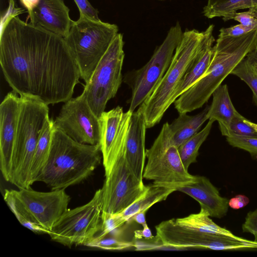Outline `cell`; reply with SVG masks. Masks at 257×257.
<instances>
[{
	"mask_svg": "<svg viewBox=\"0 0 257 257\" xmlns=\"http://www.w3.org/2000/svg\"><path fill=\"white\" fill-rule=\"evenodd\" d=\"M0 63L13 91L47 105L71 99L81 77L63 37L19 16L0 33Z\"/></svg>",
	"mask_w": 257,
	"mask_h": 257,
	"instance_id": "obj_1",
	"label": "cell"
},
{
	"mask_svg": "<svg viewBox=\"0 0 257 257\" xmlns=\"http://www.w3.org/2000/svg\"><path fill=\"white\" fill-rule=\"evenodd\" d=\"M257 47V29L236 37L218 35L204 75L174 102L179 113L201 107L226 77Z\"/></svg>",
	"mask_w": 257,
	"mask_h": 257,
	"instance_id": "obj_2",
	"label": "cell"
},
{
	"mask_svg": "<svg viewBox=\"0 0 257 257\" xmlns=\"http://www.w3.org/2000/svg\"><path fill=\"white\" fill-rule=\"evenodd\" d=\"M102 158L99 144L79 143L54 126L49 154L37 182L52 190L65 189L88 178Z\"/></svg>",
	"mask_w": 257,
	"mask_h": 257,
	"instance_id": "obj_3",
	"label": "cell"
},
{
	"mask_svg": "<svg viewBox=\"0 0 257 257\" xmlns=\"http://www.w3.org/2000/svg\"><path fill=\"white\" fill-rule=\"evenodd\" d=\"M205 37V31L193 29L183 32L166 72L138 108L144 115L147 128L158 123L172 104V93L201 49Z\"/></svg>",
	"mask_w": 257,
	"mask_h": 257,
	"instance_id": "obj_4",
	"label": "cell"
},
{
	"mask_svg": "<svg viewBox=\"0 0 257 257\" xmlns=\"http://www.w3.org/2000/svg\"><path fill=\"white\" fill-rule=\"evenodd\" d=\"M21 98L10 180L20 189L31 188L33 158L44 126L49 119L48 105L29 97Z\"/></svg>",
	"mask_w": 257,
	"mask_h": 257,
	"instance_id": "obj_5",
	"label": "cell"
},
{
	"mask_svg": "<svg viewBox=\"0 0 257 257\" xmlns=\"http://www.w3.org/2000/svg\"><path fill=\"white\" fill-rule=\"evenodd\" d=\"M115 24L79 17L64 38L87 83L96 67L118 33Z\"/></svg>",
	"mask_w": 257,
	"mask_h": 257,
	"instance_id": "obj_6",
	"label": "cell"
},
{
	"mask_svg": "<svg viewBox=\"0 0 257 257\" xmlns=\"http://www.w3.org/2000/svg\"><path fill=\"white\" fill-rule=\"evenodd\" d=\"M146 156L148 161L143 179L153 180L154 184L175 190L195 178L184 167L167 122L151 148L146 150Z\"/></svg>",
	"mask_w": 257,
	"mask_h": 257,
	"instance_id": "obj_7",
	"label": "cell"
},
{
	"mask_svg": "<svg viewBox=\"0 0 257 257\" xmlns=\"http://www.w3.org/2000/svg\"><path fill=\"white\" fill-rule=\"evenodd\" d=\"M122 35L118 33L96 67L82 94L94 113L99 118L107 102L113 98L122 82L124 57Z\"/></svg>",
	"mask_w": 257,
	"mask_h": 257,
	"instance_id": "obj_8",
	"label": "cell"
},
{
	"mask_svg": "<svg viewBox=\"0 0 257 257\" xmlns=\"http://www.w3.org/2000/svg\"><path fill=\"white\" fill-rule=\"evenodd\" d=\"M103 189L97 190L86 204L68 209L57 220L48 234L52 240L71 247L83 245L101 230Z\"/></svg>",
	"mask_w": 257,
	"mask_h": 257,
	"instance_id": "obj_9",
	"label": "cell"
},
{
	"mask_svg": "<svg viewBox=\"0 0 257 257\" xmlns=\"http://www.w3.org/2000/svg\"><path fill=\"white\" fill-rule=\"evenodd\" d=\"M179 23L171 27L162 44L143 67L131 75L132 96L128 110L133 112L152 93L168 69L183 36Z\"/></svg>",
	"mask_w": 257,
	"mask_h": 257,
	"instance_id": "obj_10",
	"label": "cell"
},
{
	"mask_svg": "<svg viewBox=\"0 0 257 257\" xmlns=\"http://www.w3.org/2000/svg\"><path fill=\"white\" fill-rule=\"evenodd\" d=\"M128 166L124 153L117 160L103 187L102 212L119 213L143 196L148 190Z\"/></svg>",
	"mask_w": 257,
	"mask_h": 257,
	"instance_id": "obj_11",
	"label": "cell"
},
{
	"mask_svg": "<svg viewBox=\"0 0 257 257\" xmlns=\"http://www.w3.org/2000/svg\"><path fill=\"white\" fill-rule=\"evenodd\" d=\"M54 124L56 128L77 142L91 145L100 144L99 118L94 113L82 94L65 102Z\"/></svg>",
	"mask_w": 257,
	"mask_h": 257,
	"instance_id": "obj_12",
	"label": "cell"
},
{
	"mask_svg": "<svg viewBox=\"0 0 257 257\" xmlns=\"http://www.w3.org/2000/svg\"><path fill=\"white\" fill-rule=\"evenodd\" d=\"M117 106L104 111L99 117L101 124L100 150L105 177L110 174L117 160L124 153L125 143L131 116Z\"/></svg>",
	"mask_w": 257,
	"mask_h": 257,
	"instance_id": "obj_13",
	"label": "cell"
},
{
	"mask_svg": "<svg viewBox=\"0 0 257 257\" xmlns=\"http://www.w3.org/2000/svg\"><path fill=\"white\" fill-rule=\"evenodd\" d=\"M13 191L35 221L50 231L68 209L70 197L65 189L39 192L30 188Z\"/></svg>",
	"mask_w": 257,
	"mask_h": 257,
	"instance_id": "obj_14",
	"label": "cell"
},
{
	"mask_svg": "<svg viewBox=\"0 0 257 257\" xmlns=\"http://www.w3.org/2000/svg\"><path fill=\"white\" fill-rule=\"evenodd\" d=\"M156 236L164 246L175 248L198 247L219 250L223 244L218 234L200 232L181 226L175 219L163 221L155 226Z\"/></svg>",
	"mask_w": 257,
	"mask_h": 257,
	"instance_id": "obj_15",
	"label": "cell"
},
{
	"mask_svg": "<svg viewBox=\"0 0 257 257\" xmlns=\"http://www.w3.org/2000/svg\"><path fill=\"white\" fill-rule=\"evenodd\" d=\"M21 104V97L13 91L6 95L0 105V169L8 182Z\"/></svg>",
	"mask_w": 257,
	"mask_h": 257,
	"instance_id": "obj_16",
	"label": "cell"
},
{
	"mask_svg": "<svg viewBox=\"0 0 257 257\" xmlns=\"http://www.w3.org/2000/svg\"><path fill=\"white\" fill-rule=\"evenodd\" d=\"M28 16L30 23L63 38L67 35L74 22L63 0H40Z\"/></svg>",
	"mask_w": 257,
	"mask_h": 257,
	"instance_id": "obj_17",
	"label": "cell"
},
{
	"mask_svg": "<svg viewBox=\"0 0 257 257\" xmlns=\"http://www.w3.org/2000/svg\"><path fill=\"white\" fill-rule=\"evenodd\" d=\"M175 189L196 200L210 217L221 218L227 213L229 200L222 197L218 189L204 176H195L192 182Z\"/></svg>",
	"mask_w": 257,
	"mask_h": 257,
	"instance_id": "obj_18",
	"label": "cell"
},
{
	"mask_svg": "<svg viewBox=\"0 0 257 257\" xmlns=\"http://www.w3.org/2000/svg\"><path fill=\"white\" fill-rule=\"evenodd\" d=\"M147 127L145 117L138 109L132 112L126 135L124 156L126 162L140 179H143L146 160L145 136Z\"/></svg>",
	"mask_w": 257,
	"mask_h": 257,
	"instance_id": "obj_19",
	"label": "cell"
},
{
	"mask_svg": "<svg viewBox=\"0 0 257 257\" xmlns=\"http://www.w3.org/2000/svg\"><path fill=\"white\" fill-rule=\"evenodd\" d=\"M213 29L214 25H210L205 31L203 44L173 91L171 98V103L198 81L206 71L213 53L212 45L215 40L213 36Z\"/></svg>",
	"mask_w": 257,
	"mask_h": 257,
	"instance_id": "obj_20",
	"label": "cell"
},
{
	"mask_svg": "<svg viewBox=\"0 0 257 257\" xmlns=\"http://www.w3.org/2000/svg\"><path fill=\"white\" fill-rule=\"evenodd\" d=\"M212 96V101L207 113V118L217 121L222 135L227 137L230 123L237 111L230 99L227 85L219 86Z\"/></svg>",
	"mask_w": 257,
	"mask_h": 257,
	"instance_id": "obj_21",
	"label": "cell"
},
{
	"mask_svg": "<svg viewBox=\"0 0 257 257\" xmlns=\"http://www.w3.org/2000/svg\"><path fill=\"white\" fill-rule=\"evenodd\" d=\"M207 106L202 112L195 115H189L187 113H179L169 127L176 146L178 148L183 143L198 133L202 124L208 118Z\"/></svg>",
	"mask_w": 257,
	"mask_h": 257,
	"instance_id": "obj_22",
	"label": "cell"
},
{
	"mask_svg": "<svg viewBox=\"0 0 257 257\" xmlns=\"http://www.w3.org/2000/svg\"><path fill=\"white\" fill-rule=\"evenodd\" d=\"M54 129V120L50 118L46 122L41 134L32 160L30 172L31 185L37 179L48 159Z\"/></svg>",
	"mask_w": 257,
	"mask_h": 257,
	"instance_id": "obj_23",
	"label": "cell"
},
{
	"mask_svg": "<svg viewBox=\"0 0 257 257\" xmlns=\"http://www.w3.org/2000/svg\"><path fill=\"white\" fill-rule=\"evenodd\" d=\"M174 191V189L153 183L149 185L148 190L143 196L120 214L126 222H129L136 213L142 210H148L155 203L165 200Z\"/></svg>",
	"mask_w": 257,
	"mask_h": 257,
	"instance_id": "obj_24",
	"label": "cell"
},
{
	"mask_svg": "<svg viewBox=\"0 0 257 257\" xmlns=\"http://www.w3.org/2000/svg\"><path fill=\"white\" fill-rule=\"evenodd\" d=\"M257 7V0H208L203 9L204 15L209 19L228 17L239 10Z\"/></svg>",
	"mask_w": 257,
	"mask_h": 257,
	"instance_id": "obj_25",
	"label": "cell"
},
{
	"mask_svg": "<svg viewBox=\"0 0 257 257\" xmlns=\"http://www.w3.org/2000/svg\"><path fill=\"white\" fill-rule=\"evenodd\" d=\"M175 221L181 226L202 232L231 236L235 235L229 230L214 222L208 213L202 208L197 213L191 214L183 218L175 219Z\"/></svg>",
	"mask_w": 257,
	"mask_h": 257,
	"instance_id": "obj_26",
	"label": "cell"
},
{
	"mask_svg": "<svg viewBox=\"0 0 257 257\" xmlns=\"http://www.w3.org/2000/svg\"><path fill=\"white\" fill-rule=\"evenodd\" d=\"M214 121L209 119L205 127L178 148V153L184 167L187 170L196 162L199 150L208 136Z\"/></svg>",
	"mask_w": 257,
	"mask_h": 257,
	"instance_id": "obj_27",
	"label": "cell"
},
{
	"mask_svg": "<svg viewBox=\"0 0 257 257\" xmlns=\"http://www.w3.org/2000/svg\"><path fill=\"white\" fill-rule=\"evenodd\" d=\"M4 200L19 221L24 226L36 233L49 234L50 231L38 224L31 216L13 190H5Z\"/></svg>",
	"mask_w": 257,
	"mask_h": 257,
	"instance_id": "obj_28",
	"label": "cell"
},
{
	"mask_svg": "<svg viewBox=\"0 0 257 257\" xmlns=\"http://www.w3.org/2000/svg\"><path fill=\"white\" fill-rule=\"evenodd\" d=\"M230 74L243 81L252 92L253 100L257 105V68L245 58L232 70Z\"/></svg>",
	"mask_w": 257,
	"mask_h": 257,
	"instance_id": "obj_29",
	"label": "cell"
},
{
	"mask_svg": "<svg viewBox=\"0 0 257 257\" xmlns=\"http://www.w3.org/2000/svg\"><path fill=\"white\" fill-rule=\"evenodd\" d=\"M119 237L107 234L103 236H95L85 246L106 250H120L134 245L130 242L120 240Z\"/></svg>",
	"mask_w": 257,
	"mask_h": 257,
	"instance_id": "obj_30",
	"label": "cell"
},
{
	"mask_svg": "<svg viewBox=\"0 0 257 257\" xmlns=\"http://www.w3.org/2000/svg\"><path fill=\"white\" fill-rule=\"evenodd\" d=\"M231 135L257 138V132L247 123V119L236 111L230 123L227 137Z\"/></svg>",
	"mask_w": 257,
	"mask_h": 257,
	"instance_id": "obj_31",
	"label": "cell"
},
{
	"mask_svg": "<svg viewBox=\"0 0 257 257\" xmlns=\"http://www.w3.org/2000/svg\"><path fill=\"white\" fill-rule=\"evenodd\" d=\"M226 140L231 146L248 152L253 159L257 160V138L231 135L226 137Z\"/></svg>",
	"mask_w": 257,
	"mask_h": 257,
	"instance_id": "obj_32",
	"label": "cell"
},
{
	"mask_svg": "<svg viewBox=\"0 0 257 257\" xmlns=\"http://www.w3.org/2000/svg\"><path fill=\"white\" fill-rule=\"evenodd\" d=\"M126 222L120 213L111 214L102 212L101 229L96 236H105L112 231L122 227Z\"/></svg>",
	"mask_w": 257,
	"mask_h": 257,
	"instance_id": "obj_33",
	"label": "cell"
},
{
	"mask_svg": "<svg viewBox=\"0 0 257 257\" xmlns=\"http://www.w3.org/2000/svg\"><path fill=\"white\" fill-rule=\"evenodd\" d=\"M234 20L242 25L253 30L257 29V7L249 8L248 10L241 13H235L229 16L226 21Z\"/></svg>",
	"mask_w": 257,
	"mask_h": 257,
	"instance_id": "obj_34",
	"label": "cell"
},
{
	"mask_svg": "<svg viewBox=\"0 0 257 257\" xmlns=\"http://www.w3.org/2000/svg\"><path fill=\"white\" fill-rule=\"evenodd\" d=\"M80 13V17L95 21L100 20L98 12L94 8L88 0H74Z\"/></svg>",
	"mask_w": 257,
	"mask_h": 257,
	"instance_id": "obj_35",
	"label": "cell"
},
{
	"mask_svg": "<svg viewBox=\"0 0 257 257\" xmlns=\"http://www.w3.org/2000/svg\"><path fill=\"white\" fill-rule=\"evenodd\" d=\"M9 4L8 9L1 16V32L3 30L9 22L13 18L19 16L25 11V9L17 7L15 0H9Z\"/></svg>",
	"mask_w": 257,
	"mask_h": 257,
	"instance_id": "obj_36",
	"label": "cell"
},
{
	"mask_svg": "<svg viewBox=\"0 0 257 257\" xmlns=\"http://www.w3.org/2000/svg\"><path fill=\"white\" fill-rule=\"evenodd\" d=\"M242 229L244 232L253 235V240L257 242V208L248 212L242 225Z\"/></svg>",
	"mask_w": 257,
	"mask_h": 257,
	"instance_id": "obj_37",
	"label": "cell"
},
{
	"mask_svg": "<svg viewBox=\"0 0 257 257\" xmlns=\"http://www.w3.org/2000/svg\"><path fill=\"white\" fill-rule=\"evenodd\" d=\"M253 30L249 27L242 25L241 24L226 28H221L219 35L223 36L236 37L246 34Z\"/></svg>",
	"mask_w": 257,
	"mask_h": 257,
	"instance_id": "obj_38",
	"label": "cell"
},
{
	"mask_svg": "<svg viewBox=\"0 0 257 257\" xmlns=\"http://www.w3.org/2000/svg\"><path fill=\"white\" fill-rule=\"evenodd\" d=\"M249 202V198L243 195H237L228 201L229 206L233 209H239L245 206Z\"/></svg>",
	"mask_w": 257,
	"mask_h": 257,
	"instance_id": "obj_39",
	"label": "cell"
},
{
	"mask_svg": "<svg viewBox=\"0 0 257 257\" xmlns=\"http://www.w3.org/2000/svg\"><path fill=\"white\" fill-rule=\"evenodd\" d=\"M143 229L137 230L134 232V237L136 239H151L154 238L151 229L148 226L147 223L144 224Z\"/></svg>",
	"mask_w": 257,
	"mask_h": 257,
	"instance_id": "obj_40",
	"label": "cell"
},
{
	"mask_svg": "<svg viewBox=\"0 0 257 257\" xmlns=\"http://www.w3.org/2000/svg\"><path fill=\"white\" fill-rule=\"evenodd\" d=\"M147 210L141 211L134 215L130 219L129 222L134 221L142 226L147 223L146 220V213Z\"/></svg>",
	"mask_w": 257,
	"mask_h": 257,
	"instance_id": "obj_41",
	"label": "cell"
},
{
	"mask_svg": "<svg viewBox=\"0 0 257 257\" xmlns=\"http://www.w3.org/2000/svg\"><path fill=\"white\" fill-rule=\"evenodd\" d=\"M40 1V0H20V2L27 10L28 15H30L38 5Z\"/></svg>",
	"mask_w": 257,
	"mask_h": 257,
	"instance_id": "obj_42",
	"label": "cell"
},
{
	"mask_svg": "<svg viewBox=\"0 0 257 257\" xmlns=\"http://www.w3.org/2000/svg\"><path fill=\"white\" fill-rule=\"evenodd\" d=\"M245 58L251 64L257 67V47L250 52Z\"/></svg>",
	"mask_w": 257,
	"mask_h": 257,
	"instance_id": "obj_43",
	"label": "cell"
},
{
	"mask_svg": "<svg viewBox=\"0 0 257 257\" xmlns=\"http://www.w3.org/2000/svg\"><path fill=\"white\" fill-rule=\"evenodd\" d=\"M247 123L250 125L257 132V123L252 122L247 119Z\"/></svg>",
	"mask_w": 257,
	"mask_h": 257,
	"instance_id": "obj_44",
	"label": "cell"
},
{
	"mask_svg": "<svg viewBox=\"0 0 257 257\" xmlns=\"http://www.w3.org/2000/svg\"><path fill=\"white\" fill-rule=\"evenodd\" d=\"M159 1H164V0H159Z\"/></svg>",
	"mask_w": 257,
	"mask_h": 257,
	"instance_id": "obj_45",
	"label": "cell"
},
{
	"mask_svg": "<svg viewBox=\"0 0 257 257\" xmlns=\"http://www.w3.org/2000/svg\"><path fill=\"white\" fill-rule=\"evenodd\" d=\"M256 68H257V67H256Z\"/></svg>",
	"mask_w": 257,
	"mask_h": 257,
	"instance_id": "obj_46",
	"label": "cell"
}]
</instances>
